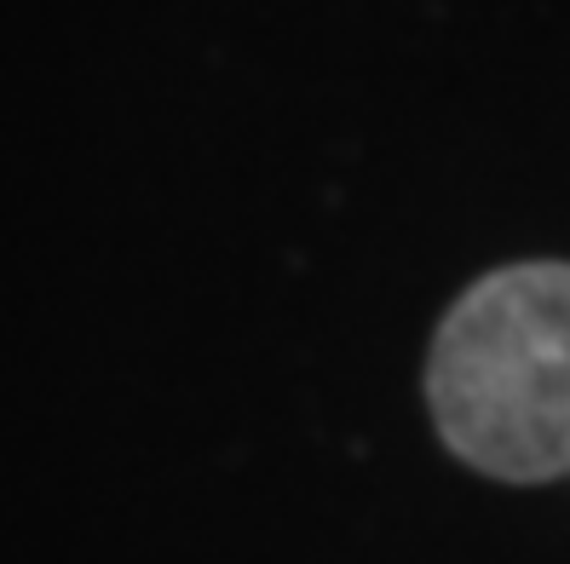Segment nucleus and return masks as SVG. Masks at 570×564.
Returning a JSON list of instances; mask_svg holds the SVG:
<instances>
[{
	"mask_svg": "<svg viewBox=\"0 0 570 564\" xmlns=\"http://www.w3.org/2000/svg\"><path fill=\"white\" fill-rule=\"evenodd\" d=\"M439 438L501 484L570 473V259H519L444 311L426 357Z\"/></svg>",
	"mask_w": 570,
	"mask_h": 564,
	"instance_id": "nucleus-1",
	"label": "nucleus"
}]
</instances>
